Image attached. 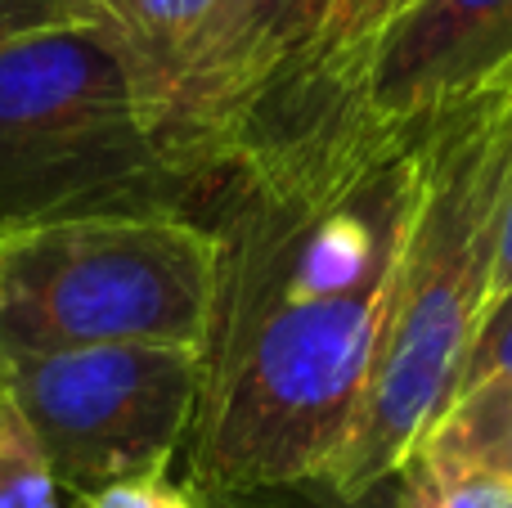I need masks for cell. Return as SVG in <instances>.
<instances>
[{
  "label": "cell",
  "mask_w": 512,
  "mask_h": 508,
  "mask_svg": "<svg viewBox=\"0 0 512 508\" xmlns=\"http://www.w3.org/2000/svg\"><path fill=\"white\" fill-rule=\"evenodd\" d=\"M427 131L324 113L207 189L216 302L180 450L194 500L324 482L342 459L423 198Z\"/></svg>",
  "instance_id": "obj_1"
},
{
  "label": "cell",
  "mask_w": 512,
  "mask_h": 508,
  "mask_svg": "<svg viewBox=\"0 0 512 508\" xmlns=\"http://www.w3.org/2000/svg\"><path fill=\"white\" fill-rule=\"evenodd\" d=\"M512 167V81L463 99L427 131V171L378 342L360 419L324 486L364 500L396 482L454 392L490 302L504 189Z\"/></svg>",
  "instance_id": "obj_2"
},
{
  "label": "cell",
  "mask_w": 512,
  "mask_h": 508,
  "mask_svg": "<svg viewBox=\"0 0 512 508\" xmlns=\"http://www.w3.org/2000/svg\"><path fill=\"white\" fill-rule=\"evenodd\" d=\"M194 212L162 162L131 72L104 27H59L0 50V234L81 216Z\"/></svg>",
  "instance_id": "obj_3"
},
{
  "label": "cell",
  "mask_w": 512,
  "mask_h": 508,
  "mask_svg": "<svg viewBox=\"0 0 512 508\" xmlns=\"http://www.w3.org/2000/svg\"><path fill=\"white\" fill-rule=\"evenodd\" d=\"M216 234L194 212L81 216L0 234V365L72 347L203 351Z\"/></svg>",
  "instance_id": "obj_4"
},
{
  "label": "cell",
  "mask_w": 512,
  "mask_h": 508,
  "mask_svg": "<svg viewBox=\"0 0 512 508\" xmlns=\"http://www.w3.org/2000/svg\"><path fill=\"white\" fill-rule=\"evenodd\" d=\"M203 351L72 347L0 365V396L27 419L68 500L171 473L194 428Z\"/></svg>",
  "instance_id": "obj_5"
},
{
  "label": "cell",
  "mask_w": 512,
  "mask_h": 508,
  "mask_svg": "<svg viewBox=\"0 0 512 508\" xmlns=\"http://www.w3.org/2000/svg\"><path fill=\"white\" fill-rule=\"evenodd\" d=\"M508 81L512 0H414L369 41L328 113H351L382 131H418Z\"/></svg>",
  "instance_id": "obj_6"
},
{
  "label": "cell",
  "mask_w": 512,
  "mask_h": 508,
  "mask_svg": "<svg viewBox=\"0 0 512 508\" xmlns=\"http://www.w3.org/2000/svg\"><path fill=\"white\" fill-rule=\"evenodd\" d=\"M221 0H113V41L131 72L149 135L171 104L176 77Z\"/></svg>",
  "instance_id": "obj_7"
},
{
  "label": "cell",
  "mask_w": 512,
  "mask_h": 508,
  "mask_svg": "<svg viewBox=\"0 0 512 508\" xmlns=\"http://www.w3.org/2000/svg\"><path fill=\"white\" fill-rule=\"evenodd\" d=\"M414 455L454 473L499 477L512 486V378H490L450 396Z\"/></svg>",
  "instance_id": "obj_8"
},
{
  "label": "cell",
  "mask_w": 512,
  "mask_h": 508,
  "mask_svg": "<svg viewBox=\"0 0 512 508\" xmlns=\"http://www.w3.org/2000/svg\"><path fill=\"white\" fill-rule=\"evenodd\" d=\"M0 508H68L27 419L0 396Z\"/></svg>",
  "instance_id": "obj_9"
},
{
  "label": "cell",
  "mask_w": 512,
  "mask_h": 508,
  "mask_svg": "<svg viewBox=\"0 0 512 508\" xmlns=\"http://www.w3.org/2000/svg\"><path fill=\"white\" fill-rule=\"evenodd\" d=\"M391 508H512V486L499 477L454 473L423 455H409L391 491Z\"/></svg>",
  "instance_id": "obj_10"
},
{
  "label": "cell",
  "mask_w": 512,
  "mask_h": 508,
  "mask_svg": "<svg viewBox=\"0 0 512 508\" xmlns=\"http://www.w3.org/2000/svg\"><path fill=\"white\" fill-rule=\"evenodd\" d=\"M490 378H512V288L481 311V324L468 342V356H463L450 396L490 383Z\"/></svg>",
  "instance_id": "obj_11"
},
{
  "label": "cell",
  "mask_w": 512,
  "mask_h": 508,
  "mask_svg": "<svg viewBox=\"0 0 512 508\" xmlns=\"http://www.w3.org/2000/svg\"><path fill=\"white\" fill-rule=\"evenodd\" d=\"M59 27H104L108 14L99 0H0V50L14 41L41 32H59Z\"/></svg>",
  "instance_id": "obj_12"
},
{
  "label": "cell",
  "mask_w": 512,
  "mask_h": 508,
  "mask_svg": "<svg viewBox=\"0 0 512 508\" xmlns=\"http://www.w3.org/2000/svg\"><path fill=\"white\" fill-rule=\"evenodd\" d=\"M391 491H396V482L378 486L364 500H342L324 482H292V486H261V491L203 495L198 508H391Z\"/></svg>",
  "instance_id": "obj_13"
},
{
  "label": "cell",
  "mask_w": 512,
  "mask_h": 508,
  "mask_svg": "<svg viewBox=\"0 0 512 508\" xmlns=\"http://www.w3.org/2000/svg\"><path fill=\"white\" fill-rule=\"evenodd\" d=\"M72 504L77 508H198L194 491L171 473L126 477V482H113V486H104V491H90Z\"/></svg>",
  "instance_id": "obj_14"
},
{
  "label": "cell",
  "mask_w": 512,
  "mask_h": 508,
  "mask_svg": "<svg viewBox=\"0 0 512 508\" xmlns=\"http://www.w3.org/2000/svg\"><path fill=\"white\" fill-rule=\"evenodd\" d=\"M508 288H512V167H508V189H504V221H499L495 270H490V302H495V297H504Z\"/></svg>",
  "instance_id": "obj_15"
},
{
  "label": "cell",
  "mask_w": 512,
  "mask_h": 508,
  "mask_svg": "<svg viewBox=\"0 0 512 508\" xmlns=\"http://www.w3.org/2000/svg\"><path fill=\"white\" fill-rule=\"evenodd\" d=\"M405 5H414V0H387V18H382V27H387V23H391V18H396V14H400V9H405Z\"/></svg>",
  "instance_id": "obj_16"
},
{
  "label": "cell",
  "mask_w": 512,
  "mask_h": 508,
  "mask_svg": "<svg viewBox=\"0 0 512 508\" xmlns=\"http://www.w3.org/2000/svg\"><path fill=\"white\" fill-rule=\"evenodd\" d=\"M99 9L108 14V36H113V0H99Z\"/></svg>",
  "instance_id": "obj_17"
}]
</instances>
